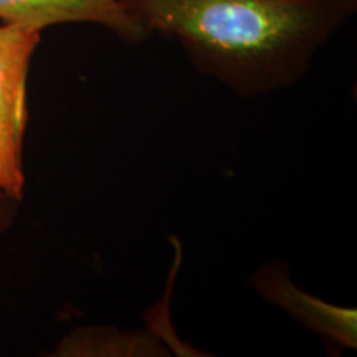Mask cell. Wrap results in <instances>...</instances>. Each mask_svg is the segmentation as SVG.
Masks as SVG:
<instances>
[{
  "instance_id": "7a4b0ae2",
  "label": "cell",
  "mask_w": 357,
  "mask_h": 357,
  "mask_svg": "<svg viewBox=\"0 0 357 357\" xmlns=\"http://www.w3.org/2000/svg\"><path fill=\"white\" fill-rule=\"evenodd\" d=\"M40 30L0 25V195L22 199V146L26 124V75Z\"/></svg>"
},
{
  "instance_id": "3957f363",
  "label": "cell",
  "mask_w": 357,
  "mask_h": 357,
  "mask_svg": "<svg viewBox=\"0 0 357 357\" xmlns=\"http://www.w3.org/2000/svg\"><path fill=\"white\" fill-rule=\"evenodd\" d=\"M252 287L263 300L273 303L291 314L301 326L341 349L357 347V312L303 291L289 278L283 263L271 261L253 275Z\"/></svg>"
},
{
  "instance_id": "5b68a950",
  "label": "cell",
  "mask_w": 357,
  "mask_h": 357,
  "mask_svg": "<svg viewBox=\"0 0 357 357\" xmlns=\"http://www.w3.org/2000/svg\"><path fill=\"white\" fill-rule=\"evenodd\" d=\"M20 200L7 197V195H0V234L10 225L13 215L17 212V204Z\"/></svg>"
},
{
  "instance_id": "6da1fadb",
  "label": "cell",
  "mask_w": 357,
  "mask_h": 357,
  "mask_svg": "<svg viewBox=\"0 0 357 357\" xmlns=\"http://www.w3.org/2000/svg\"><path fill=\"white\" fill-rule=\"evenodd\" d=\"M151 33L176 38L190 63L236 96L296 84L349 19L314 0H121Z\"/></svg>"
},
{
  "instance_id": "8992f818",
  "label": "cell",
  "mask_w": 357,
  "mask_h": 357,
  "mask_svg": "<svg viewBox=\"0 0 357 357\" xmlns=\"http://www.w3.org/2000/svg\"><path fill=\"white\" fill-rule=\"evenodd\" d=\"M314 2H321V3H328V6H333L339 8V10L346 12L347 15H352L357 8V0H314Z\"/></svg>"
},
{
  "instance_id": "277c9868",
  "label": "cell",
  "mask_w": 357,
  "mask_h": 357,
  "mask_svg": "<svg viewBox=\"0 0 357 357\" xmlns=\"http://www.w3.org/2000/svg\"><path fill=\"white\" fill-rule=\"evenodd\" d=\"M0 19L40 32L60 24H95L131 45L149 37L121 0H0Z\"/></svg>"
}]
</instances>
